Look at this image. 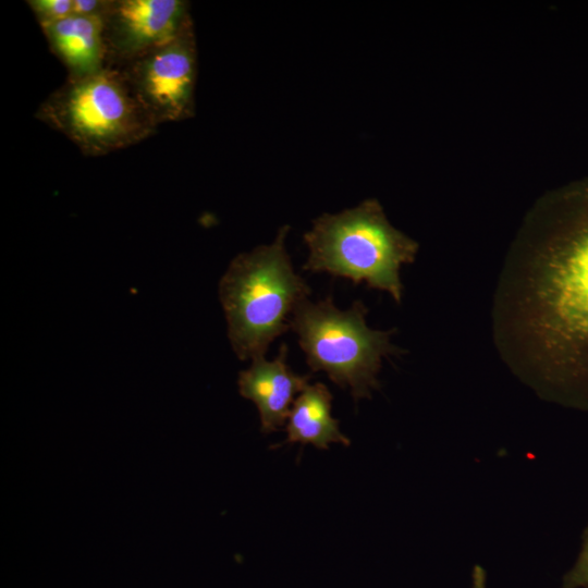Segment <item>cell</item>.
I'll return each instance as SVG.
<instances>
[{
  "label": "cell",
  "instance_id": "obj_11",
  "mask_svg": "<svg viewBox=\"0 0 588 588\" xmlns=\"http://www.w3.org/2000/svg\"><path fill=\"white\" fill-rule=\"evenodd\" d=\"M26 3L40 27L73 14V0H29Z\"/></svg>",
  "mask_w": 588,
  "mask_h": 588
},
{
  "label": "cell",
  "instance_id": "obj_8",
  "mask_svg": "<svg viewBox=\"0 0 588 588\" xmlns=\"http://www.w3.org/2000/svg\"><path fill=\"white\" fill-rule=\"evenodd\" d=\"M287 345L283 343L275 358L257 357L249 368L238 373L240 394L255 403L264 433L279 430L284 425L294 396L308 385L311 378L310 375L293 372L287 365Z\"/></svg>",
  "mask_w": 588,
  "mask_h": 588
},
{
  "label": "cell",
  "instance_id": "obj_9",
  "mask_svg": "<svg viewBox=\"0 0 588 588\" xmlns=\"http://www.w3.org/2000/svg\"><path fill=\"white\" fill-rule=\"evenodd\" d=\"M40 28L66 69L68 78L84 77L107 66L102 17L72 14Z\"/></svg>",
  "mask_w": 588,
  "mask_h": 588
},
{
  "label": "cell",
  "instance_id": "obj_6",
  "mask_svg": "<svg viewBox=\"0 0 588 588\" xmlns=\"http://www.w3.org/2000/svg\"><path fill=\"white\" fill-rule=\"evenodd\" d=\"M114 69L157 126L194 115L197 46L192 20L170 41Z\"/></svg>",
  "mask_w": 588,
  "mask_h": 588
},
{
  "label": "cell",
  "instance_id": "obj_4",
  "mask_svg": "<svg viewBox=\"0 0 588 588\" xmlns=\"http://www.w3.org/2000/svg\"><path fill=\"white\" fill-rule=\"evenodd\" d=\"M35 118L90 157L136 145L158 127L120 71L109 66L84 77H66L39 105Z\"/></svg>",
  "mask_w": 588,
  "mask_h": 588
},
{
  "label": "cell",
  "instance_id": "obj_10",
  "mask_svg": "<svg viewBox=\"0 0 588 588\" xmlns=\"http://www.w3.org/2000/svg\"><path fill=\"white\" fill-rule=\"evenodd\" d=\"M332 399L323 383L308 384L291 407L283 443L313 444L321 450H328L331 443L350 445V439L340 431L339 420L331 415Z\"/></svg>",
  "mask_w": 588,
  "mask_h": 588
},
{
  "label": "cell",
  "instance_id": "obj_14",
  "mask_svg": "<svg viewBox=\"0 0 588 588\" xmlns=\"http://www.w3.org/2000/svg\"><path fill=\"white\" fill-rule=\"evenodd\" d=\"M487 574L482 566L475 565L471 572V588H486Z\"/></svg>",
  "mask_w": 588,
  "mask_h": 588
},
{
  "label": "cell",
  "instance_id": "obj_12",
  "mask_svg": "<svg viewBox=\"0 0 588 588\" xmlns=\"http://www.w3.org/2000/svg\"><path fill=\"white\" fill-rule=\"evenodd\" d=\"M562 588H588V525L583 532V543L577 560L563 576Z\"/></svg>",
  "mask_w": 588,
  "mask_h": 588
},
{
  "label": "cell",
  "instance_id": "obj_7",
  "mask_svg": "<svg viewBox=\"0 0 588 588\" xmlns=\"http://www.w3.org/2000/svg\"><path fill=\"white\" fill-rule=\"evenodd\" d=\"M191 20L183 0H110L103 16L107 66L120 68L170 41Z\"/></svg>",
  "mask_w": 588,
  "mask_h": 588
},
{
  "label": "cell",
  "instance_id": "obj_13",
  "mask_svg": "<svg viewBox=\"0 0 588 588\" xmlns=\"http://www.w3.org/2000/svg\"><path fill=\"white\" fill-rule=\"evenodd\" d=\"M110 0H73V14L103 19Z\"/></svg>",
  "mask_w": 588,
  "mask_h": 588
},
{
  "label": "cell",
  "instance_id": "obj_3",
  "mask_svg": "<svg viewBox=\"0 0 588 588\" xmlns=\"http://www.w3.org/2000/svg\"><path fill=\"white\" fill-rule=\"evenodd\" d=\"M309 255L303 269L364 281L388 292L396 303L403 294L400 269L415 260L418 243L388 220L370 198L339 213H323L304 234Z\"/></svg>",
  "mask_w": 588,
  "mask_h": 588
},
{
  "label": "cell",
  "instance_id": "obj_2",
  "mask_svg": "<svg viewBox=\"0 0 588 588\" xmlns=\"http://www.w3.org/2000/svg\"><path fill=\"white\" fill-rule=\"evenodd\" d=\"M289 230L283 225L271 244L237 255L220 280L228 336L242 360L265 356L274 339L290 329L297 304L311 294L286 252Z\"/></svg>",
  "mask_w": 588,
  "mask_h": 588
},
{
  "label": "cell",
  "instance_id": "obj_1",
  "mask_svg": "<svg viewBox=\"0 0 588 588\" xmlns=\"http://www.w3.org/2000/svg\"><path fill=\"white\" fill-rule=\"evenodd\" d=\"M498 346L540 394L588 411V177L544 194L507 256Z\"/></svg>",
  "mask_w": 588,
  "mask_h": 588
},
{
  "label": "cell",
  "instance_id": "obj_5",
  "mask_svg": "<svg viewBox=\"0 0 588 588\" xmlns=\"http://www.w3.org/2000/svg\"><path fill=\"white\" fill-rule=\"evenodd\" d=\"M367 311L362 301L342 310L330 295L316 303L302 301L290 319L311 371H324L333 383L350 389L355 401L371 396L382 358L399 353L390 342L395 330L370 329Z\"/></svg>",
  "mask_w": 588,
  "mask_h": 588
}]
</instances>
